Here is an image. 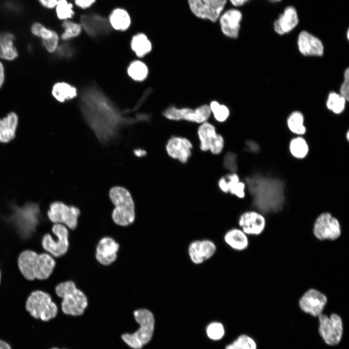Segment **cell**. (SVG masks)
<instances>
[{
  "mask_svg": "<svg viewBox=\"0 0 349 349\" xmlns=\"http://www.w3.org/2000/svg\"><path fill=\"white\" fill-rule=\"evenodd\" d=\"M144 101L140 98L132 109L122 110L96 85L85 87L80 95L81 112L98 140L106 143L115 138L124 126L148 120L149 116L137 113Z\"/></svg>",
  "mask_w": 349,
  "mask_h": 349,
  "instance_id": "cell-1",
  "label": "cell"
},
{
  "mask_svg": "<svg viewBox=\"0 0 349 349\" xmlns=\"http://www.w3.org/2000/svg\"><path fill=\"white\" fill-rule=\"evenodd\" d=\"M56 264L54 257L48 253H38L30 249L22 251L17 258L20 273L30 281L48 279L54 271Z\"/></svg>",
  "mask_w": 349,
  "mask_h": 349,
  "instance_id": "cell-2",
  "label": "cell"
},
{
  "mask_svg": "<svg viewBox=\"0 0 349 349\" xmlns=\"http://www.w3.org/2000/svg\"><path fill=\"white\" fill-rule=\"evenodd\" d=\"M109 197L115 207L112 219L117 225L126 226L132 224L135 218V205L130 192L121 186H115L109 191Z\"/></svg>",
  "mask_w": 349,
  "mask_h": 349,
  "instance_id": "cell-3",
  "label": "cell"
},
{
  "mask_svg": "<svg viewBox=\"0 0 349 349\" xmlns=\"http://www.w3.org/2000/svg\"><path fill=\"white\" fill-rule=\"evenodd\" d=\"M58 297L62 298L61 307L63 312L67 315L80 316L88 305V300L84 293L78 289L72 281L58 284L55 287Z\"/></svg>",
  "mask_w": 349,
  "mask_h": 349,
  "instance_id": "cell-4",
  "label": "cell"
},
{
  "mask_svg": "<svg viewBox=\"0 0 349 349\" xmlns=\"http://www.w3.org/2000/svg\"><path fill=\"white\" fill-rule=\"evenodd\" d=\"M134 316L140 325L139 329L132 333H125L122 338L130 347L140 349L151 339L155 328V318L152 313L147 309H140L134 312Z\"/></svg>",
  "mask_w": 349,
  "mask_h": 349,
  "instance_id": "cell-5",
  "label": "cell"
},
{
  "mask_svg": "<svg viewBox=\"0 0 349 349\" xmlns=\"http://www.w3.org/2000/svg\"><path fill=\"white\" fill-rule=\"evenodd\" d=\"M26 310L34 318L48 321L58 313V307L51 295L41 290L32 291L25 301Z\"/></svg>",
  "mask_w": 349,
  "mask_h": 349,
  "instance_id": "cell-6",
  "label": "cell"
},
{
  "mask_svg": "<svg viewBox=\"0 0 349 349\" xmlns=\"http://www.w3.org/2000/svg\"><path fill=\"white\" fill-rule=\"evenodd\" d=\"M162 114L168 120L185 121L198 125L208 121L211 116L208 104H207L201 105L195 108L177 107L172 105L165 109Z\"/></svg>",
  "mask_w": 349,
  "mask_h": 349,
  "instance_id": "cell-7",
  "label": "cell"
},
{
  "mask_svg": "<svg viewBox=\"0 0 349 349\" xmlns=\"http://www.w3.org/2000/svg\"><path fill=\"white\" fill-rule=\"evenodd\" d=\"M200 150L214 155L221 154L224 148L225 140L215 126L209 121L199 124L196 131Z\"/></svg>",
  "mask_w": 349,
  "mask_h": 349,
  "instance_id": "cell-8",
  "label": "cell"
},
{
  "mask_svg": "<svg viewBox=\"0 0 349 349\" xmlns=\"http://www.w3.org/2000/svg\"><path fill=\"white\" fill-rule=\"evenodd\" d=\"M51 231L55 238L49 233L44 234L41 239V246L45 252L58 258L63 255L68 249L69 232L66 226L60 223H54Z\"/></svg>",
  "mask_w": 349,
  "mask_h": 349,
  "instance_id": "cell-9",
  "label": "cell"
},
{
  "mask_svg": "<svg viewBox=\"0 0 349 349\" xmlns=\"http://www.w3.org/2000/svg\"><path fill=\"white\" fill-rule=\"evenodd\" d=\"M318 317V332L324 342L330 346L338 344L343 333V324L341 317L333 313L330 317L322 314Z\"/></svg>",
  "mask_w": 349,
  "mask_h": 349,
  "instance_id": "cell-10",
  "label": "cell"
},
{
  "mask_svg": "<svg viewBox=\"0 0 349 349\" xmlns=\"http://www.w3.org/2000/svg\"><path fill=\"white\" fill-rule=\"evenodd\" d=\"M79 209L74 206H68L64 203L56 201L52 203L47 211V216L51 222L62 224L74 230L78 225Z\"/></svg>",
  "mask_w": 349,
  "mask_h": 349,
  "instance_id": "cell-11",
  "label": "cell"
},
{
  "mask_svg": "<svg viewBox=\"0 0 349 349\" xmlns=\"http://www.w3.org/2000/svg\"><path fill=\"white\" fill-rule=\"evenodd\" d=\"M313 233L316 238L320 240H334L341 234L340 222L330 213L323 212L315 221Z\"/></svg>",
  "mask_w": 349,
  "mask_h": 349,
  "instance_id": "cell-12",
  "label": "cell"
},
{
  "mask_svg": "<svg viewBox=\"0 0 349 349\" xmlns=\"http://www.w3.org/2000/svg\"><path fill=\"white\" fill-rule=\"evenodd\" d=\"M227 0H188L191 12L196 17L215 22L222 13Z\"/></svg>",
  "mask_w": 349,
  "mask_h": 349,
  "instance_id": "cell-13",
  "label": "cell"
},
{
  "mask_svg": "<svg viewBox=\"0 0 349 349\" xmlns=\"http://www.w3.org/2000/svg\"><path fill=\"white\" fill-rule=\"evenodd\" d=\"M193 148V144L191 140L180 135L171 136L165 146L167 155L182 164L189 161L192 156Z\"/></svg>",
  "mask_w": 349,
  "mask_h": 349,
  "instance_id": "cell-14",
  "label": "cell"
},
{
  "mask_svg": "<svg viewBox=\"0 0 349 349\" xmlns=\"http://www.w3.org/2000/svg\"><path fill=\"white\" fill-rule=\"evenodd\" d=\"M327 302V298L325 295L317 289L311 288L306 291L300 299L299 304L304 313L318 317L322 314Z\"/></svg>",
  "mask_w": 349,
  "mask_h": 349,
  "instance_id": "cell-15",
  "label": "cell"
},
{
  "mask_svg": "<svg viewBox=\"0 0 349 349\" xmlns=\"http://www.w3.org/2000/svg\"><path fill=\"white\" fill-rule=\"evenodd\" d=\"M216 250L217 246L213 241L207 239H198L190 243L188 253L191 261L199 265L213 256Z\"/></svg>",
  "mask_w": 349,
  "mask_h": 349,
  "instance_id": "cell-16",
  "label": "cell"
},
{
  "mask_svg": "<svg viewBox=\"0 0 349 349\" xmlns=\"http://www.w3.org/2000/svg\"><path fill=\"white\" fill-rule=\"evenodd\" d=\"M242 14L236 8L222 12L218 20L222 34L227 38L236 39L239 35Z\"/></svg>",
  "mask_w": 349,
  "mask_h": 349,
  "instance_id": "cell-17",
  "label": "cell"
},
{
  "mask_svg": "<svg viewBox=\"0 0 349 349\" xmlns=\"http://www.w3.org/2000/svg\"><path fill=\"white\" fill-rule=\"evenodd\" d=\"M80 23L82 28L93 37L107 34L111 31V27L108 20L96 14H87L81 16Z\"/></svg>",
  "mask_w": 349,
  "mask_h": 349,
  "instance_id": "cell-18",
  "label": "cell"
},
{
  "mask_svg": "<svg viewBox=\"0 0 349 349\" xmlns=\"http://www.w3.org/2000/svg\"><path fill=\"white\" fill-rule=\"evenodd\" d=\"M238 224L247 235H259L264 231L266 219L264 216L254 210H248L239 216Z\"/></svg>",
  "mask_w": 349,
  "mask_h": 349,
  "instance_id": "cell-19",
  "label": "cell"
},
{
  "mask_svg": "<svg viewBox=\"0 0 349 349\" xmlns=\"http://www.w3.org/2000/svg\"><path fill=\"white\" fill-rule=\"evenodd\" d=\"M297 45L300 53L305 56H322L324 46L317 37L306 31H302L298 35Z\"/></svg>",
  "mask_w": 349,
  "mask_h": 349,
  "instance_id": "cell-20",
  "label": "cell"
},
{
  "mask_svg": "<svg viewBox=\"0 0 349 349\" xmlns=\"http://www.w3.org/2000/svg\"><path fill=\"white\" fill-rule=\"evenodd\" d=\"M218 187L223 193H230L239 199L245 198L246 185L237 172L228 173L218 181Z\"/></svg>",
  "mask_w": 349,
  "mask_h": 349,
  "instance_id": "cell-21",
  "label": "cell"
},
{
  "mask_svg": "<svg viewBox=\"0 0 349 349\" xmlns=\"http://www.w3.org/2000/svg\"><path fill=\"white\" fill-rule=\"evenodd\" d=\"M119 244L112 238L106 237L102 238L96 248L95 258L101 265L109 266L117 258Z\"/></svg>",
  "mask_w": 349,
  "mask_h": 349,
  "instance_id": "cell-22",
  "label": "cell"
},
{
  "mask_svg": "<svg viewBox=\"0 0 349 349\" xmlns=\"http://www.w3.org/2000/svg\"><path fill=\"white\" fill-rule=\"evenodd\" d=\"M298 23L299 16L296 8L292 6H288L275 20L273 29L277 34L284 35L292 31Z\"/></svg>",
  "mask_w": 349,
  "mask_h": 349,
  "instance_id": "cell-23",
  "label": "cell"
},
{
  "mask_svg": "<svg viewBox=\"0 0 349 349\" xmlns=\"http://www.w3.org/2000/svg\"><path fill=\"white\" fill-rule=\"evenodd\" d=\"M18 123L17 115L14 112L0 119V143H8L15 138Z\"/></svg>",
  "mask_w": 349,
  "mask_h": 349,
  "instance_id": "cell-24",
  "label": "cell"
},
{
  "mask_svg": "<svg viewBox=\"0 0 349 349\" xmlns=\"http://www.w3.org/2000/svg\"><path fill=\"white\" fill-rule=\"evenodd\" d=\"M223 239L229 247L237 251H243L249 245L247 235L240 228H233L228 230L225 233Z\"/></svg>",
  "mask_w": 349,
  "mask_h": 349,
  "instance_id": "cell-25",
  "label": "cell"
},
{
  "mask_svg": "<svg viewBox=\"0 0 349 349\" xmlns=\"http://www.w3.org/2000/svg\"><path fill=\"white\" fill-rule=\"evenodd\" d=\"M15 37L9 32L0 33V58L12 61L18 56V52L14 46Z\"/></svg>",
  "mask_w": 349,
  "mask_h": 349,
  "instance_id": "cell-26",
  "label": "cell"
},
{
  "mask_svg": "<svg viewBox=\"0 0 349 349\" xmlns=\"http://www.w3.org/2000/svg\"><path fill=\"white\" fill-rule=\"evenodd\" d=\"M111 27L114 29L125 31L131 24V18L128 13L124 9H114L110 14L108 19Z\"/></svg>",
  "mask_w": 349,
  "mask_h": 349,
  "instance_id": "cell-27",
  "label": "cell"
},
{
  "mask_svg": "<svg viewBox=\"0 0 349 349\" xmlns=\"http://www.w3.org/2000/svg\"><path fill=\"white\" fill-rule=\"evenodd\" d=\"M131 48L138 57L142 58L151 51L152 45L145 34L139 33L133 36Z\"/></svg>",
  "mask_w": 349,
  "mask_h": 349,
  "instance_id": "cell-28",
  "label": "cell"
},
{
  "mask_svg": "<svg viewBox=\"0 0 349 349\" xmlns=\"http://www.w3.org/2000/svg\"><path fill=\"white\" fill-rule=\"evenodd\" d=\"M52 94L58 101L63 102L72 99L77 95V89L66 82L55 83L52 88Z\"/></svg>",
  "mask_w": 349,
  "mask_h": 349,
  "instance_id": "cell-29",
  "label": "cell"
},
{
  "mask_svg": "<svg viewBox=\"0 0 349 349\" xmlns=\"http://www.w3.org/2000/svg\"><path fill=\"white\" fill-rule=\"evenodd\" d=\"M289 149L291 155L298 159H302L309 152V146L306 141L301 136L293 138L290 142Z\"/></svg>",
  "mask_w": 349,
  "mask_h": 349,
  "instance_id": "cell-30",
  "label": "cell"
},
{
  "mask_svg": "<svg viewBox=\"0 0 349 349\" xmlns=\"http://www.w3.org/2000/svg\"><path fill=\"white\" fill-rule=\"evenodd\" d=\"M287 125L290 131L296 135H302L306 132L304 116L299 111H295L289 115L287 119Z\"/></svg>",
  "mask_w": 349,
  "mask_h": 349,
  "instance_id": "cell-31",
  "label": "cell"
},
{
  "mask_svg": "<svg viewBox=\"0 0 349 349\" xmlns=\"http://www.w3.org/2000/svg\"><path fill=\"white\" fill-rule=\"evenodd\" d=\"M127 73L134 80L142 81L146 79L148 75V68L143 62L136 60L132 62L128 66Z\"/></svg>",
  "mask_w": 349,
  "mask_h": 349,
  "instance_id": "cell-32",
  "label": "cell"
},
{
  "mask_svg": "<svg viewBox=\"0 0 349 349\" xmlns=\"http://www.w3.org/2000/svg\"><path fill=\"white\" fill-rule=\"evenodd\" d=\"M208 106L211 115H213L216 121L219 123H223L228 119L230 111L226 105L221 104L217 100H212Z\"/></svg>",
  "mask_w": 349,
  "mask_h": 349,
  "instance_id": "cell-33",
  "label": "cell"
},
{
  "mask_svg": "<svg viewBox=\"0 0 349 349\" xmlns=\"http://www.w3.org/2000/svg\"><path fill=\"white\" fill-rule=\"evenodd\" d=\"M347 101L340 94L332 92L328 95L326 104L328 110L338 114L344 111Z\"/></svg>",
  "mask_w": 349,
  "mask_h": 349,
  "instance_id": "cell-34",
  "label": "cell"
},
{
  "mask_svg": "<svg viewBox=\"0 0 349 349\" xmlns=\"http://www.w3.org/2000/svg\"><path fill=\"white\" fill-rule=\"evenodd\" d=\"M225 349H257V345L251 337L241 334L233 342L226 346Z\"/></svg>",
  "mask_w": 349,
  "mask_h": 349,
  "instance_id": "cell-35",
  "label": "cell"
},
{
  "mask_svg": "<svg viewBox=\"0 0 349 349\" xmlns=\"http://www.w3.org/2000/svg\"><path fill=\"white\" fill-rule=\"evenodd\" d=\"M55 8L57 16L61 20H66L74 15L73 5L67 0H58Z\"/></svg>",
  "mask_w": 349,
  "mask_h": 349,
  "instance_id": "cell-36",
  "label": "cell"
},
{
  "mask_svg": "<svg viewBox=\"0 0 349 349\" xmlns=\"http://www.w3.org/2000/svg\"><path fill=\"white\" fill-rule=\"evenodd\" d=\"M62 26L64 32L61 37L64 40L77 37L81 32L82 27L80 24L68 20L63 21Z\"/></svg>",
  "mask_w": 349,
  "mask_h": 349,
  "instance_id": "cell-37",
  "label": "cell"
},
{
  "mask_svg": "<svg viewBox=\"0 0 349 349\" xmlns=\"http://www.w3.org/2000/svg\"><path fill=\"white\" fill-rule=\"evenodd\" d=\"M206 333L210 339L219 340L222 339L224 335V328L221 322H212L206 326Z\"/></svg>",
  "mask_w": 349,
  "mask_h": 349,
  "instance_id": "cell-38",
  "label": "cell"
},
{
  "mask_svg": "<svg viewBox=\"0 0 349 349\" xmlns=\"http://www.w3.org/2000/svg\"><path fill=\"white\" fill-rule=\"evenodd\" d=\"M31 32L35 36L40 38L42 41L51 38L56 33L39 22H35L32 25Z\"/></svg>",
  "mask_w": 349,
  "mask_h": 349,
  "instance_id": "cell-39",
  "label": "cell"
},
{
  "mask_svg": "<svg viewBox=\"0 0 349 349\" xmlns=\"http://www.w3.org/2000/svg\"><path fill=\"white\" fill-rule=\"evenodd\" d=\"M222 164L229 173L237 172L238 168L237 155L230 151L226 153L223 158Z\"/></svg>",
  "mask_w": 349,
  "mask_h": 349,
  "instance_id": "cell-40",
  "label": "cell"
},
{
  "mask_svg": "<svg viewBox=\"0 0 349 349\" xmlns=\"http://www.w3.org/2000/svg\"><path fill=\"white\" fill-rule=\"evenodd\" d=\"M59 36L57 33L51 38L48 40L42 41L43 47L46 50L50 53L55 51L59 46Z\"/></svg>",
  "mask_w": 349,
  "mask_h": 349,
  "instance_id": "cell-41",
  "label": "cell"
},
{
  "mask_svg": "<svg viewBox=\"0 0 349 349\" xmlns=\"http://www.w3.org/2000/svg\"><path fill=\"white\" fill-rule=\"evenodd\" d=\"M347 101L349 100V69L347 68L344 73V80L340 88V93Z\"/></svg>",
  "mask_w": 349,
  "mask_h": 349,
  "instance_id": "cell-42",
  "label": "cell"
},
{
  "mask_svg": "<svg viewBox=\"0 0 349 349\" xmlns=\"http://www.w3.org/2000/svg\"><path fill=\"white\" fill-rule=\"evenodd\" d=\"M57 49L59 55L62 57L70 58L73 54V48L68 44H63L58 47Z\"/></svg>",
  "mask_w": 349,
  "mask_h": 349,
  "instance_id": "cell-43",
  "label": "cell"
},
{
  "mask_svg": "<svg viewBox=\"0 0 349 349\" xmlns=\"http://www.w3.org/2000/svg\"><path fill=\"white\" fill-rule=\"evenodd\" d=\"M95 0H75L76 5L82 9H86L90 7Z\"/></svg>",
  "mask_w": 349,
  "mask_h": 349,
  "instance_id": "cell-44",
  "label": "cell"
},
{
  "mask_svg": "<svg viewBox=\"0 0 349 349\" xmlns=\"http://www.w3.org/2000/svg\"><path fill=\"white\" fill-rule=\"evenodd\" d=\"M40 3L44 7L48 9L55 8L58 0H38Z\"/></svg>",
  "mask_w": 349,
  "mask_h": 349,
  "instance_id": "cell-45",
  "label": "cell"
},
{
  "mask_svg": "<svg viewBox=\"0 0 349 349\" xmlns=\"http://www.w3.org/2000/svg\"><path fill=\"white\" fill-rule=\"evenodd\" d=\"M246 145L248 150L252 152L255 153L259 149L258 145L253 141H247L246 142Z\"/></svg>",
  "mask_w": 349,
  "mask_h": 349,
  "instance_id": "cell-46",
  "label": "cell"
},
{
  "mask_svg": "<svg viewBox=\"0 0 349 349\" xmlns=\"http://www.w3.org/2000/svg\"><path fill=\"white\" fill-rule=\"evenodd\" d=\"M230 3L235 7H238L243 5L250 0H229Z\"/></svg>",
  "mask_w": 349,
  "mask_h": 349,
  "instance_id": "cell-47",
  "label": "cell"
},
{
  "mask_svg": "<svg viewBox=\"0 0 349 349\" xmlns=\"http://www.w3.org/2000/svg\"><path fill=\"white\" fill-rule=\"evenodd\" d=\"M4 81V69L2 63L0 62V88Z\"/></svg>",
  "mask_w": 349,
  "mask_h": 349,
  "instance_id": "cell-48",
  "label": "cell"
},
{
  "mask_svg": "<svg viewBox=\"0 0 349 349\" xmlns=\"http://www.w3.org/2000/svg\"><path fill=\"white\" fill-rule=\"evenodd\" d=\"M135 155L138 157H143L146 154V152L143 149H137L134 151Z\"/></svg>",
  "mask_w": 349,
  "mask_h": 349,
  "instance_id": "cell-49",
  "label": "cell"
},
{
  "mask_svg": "<svg viewBox=\"0 0 349 349\" xmlns=\"http://www.w3.org/2000/svg\"><path fill=\"white\" fill-rule=\"evenodd\" d=\"M0 349H11V348L7 343L0 340Z\"/></svg>",
  "mask_w": 349,
  "mask_h": 349,
  "instance_id": "cell-50",
  "label": "cell"
},
{
  "mask_svg": "<svg viewBox=\"0 0 349 349\" xmlns=\"http://www.w3.org/2000/svg\"><path fill=\"white\" fill-rule=\"evenodd\" d=\"M349 131H348L347 132V134H346V137H347V140H348V141L349 139Z\"/></svg>",
  "mask_w": 349,
  "mask_h": 349,
  "instance_id": "cell-51",
  "label": "cell"
},
{
  "mask_svg": "<svg viewBox=\"0 0 349 349\" xmlns=\"http://www.w3.org/2000/svg\"><path fill=\"white\" fill-rule=\"evenodd\" d=\"M271 2H277L281 1L282 0H269Z\"/></svg>",
  "mask_w": 349,
  "mask_h": 349,
  "instance_id": "cell-52",
  "label": "cell"
},
{
  "mask_svg": "<svg viewBox=\"0 0 349 349\" xmlns=\"http://www.w3.org/2000/svg\"><path fill=\"white\" fill-rule=\"evenodd\" d=\"M1 271L0 270V285L1 284Z\"/></svg>",
  "mask_w": 349,
  "mask_h": 349,
  "instance_id": "cell-53",
  "label": "cell"
},
{
  "mask_svg": "<svg viewBox=\"0 0 349 349\" xmlns=\"http://www.w3.org/2000/svg\"><path fill=\"white\" fill-rule=\"evenodd\" d=\"M349 30H348V31H347V38H348V39H349Z\"/></svg>",
  "mask_w": 349,
  "mask_h": 349,
  "instance_id": "cell-54",
  "label": "cell"
},
{
  "mask_svg": "<svg viewBox=\"0 0 349 349\" xmlns=\"http://www.w3.org/2000/svg\"><path fill=\"white\" fill-rule=\"evenodd\" d=\"M57 349V348H53V349Z\"/></svg>",
  "mask_w": 349,
  "mask_h": 349,
  "instance_id": "cell-55",
  "label": "cell"
}]
</instances>
